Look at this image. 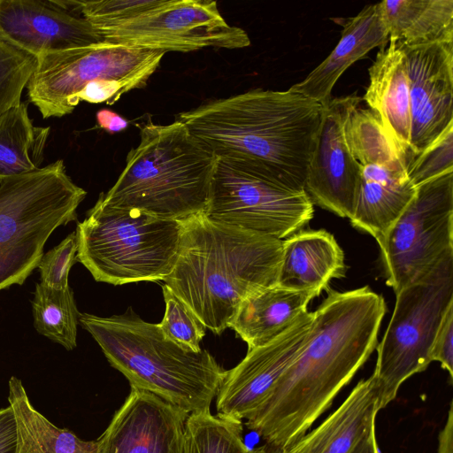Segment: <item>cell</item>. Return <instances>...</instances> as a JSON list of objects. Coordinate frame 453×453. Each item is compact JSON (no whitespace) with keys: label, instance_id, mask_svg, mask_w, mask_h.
Segmentation results:
<instances>
[{"label":"cell","instance_id":"44dd1931","mask_svg":"<svg viewBox=\"0 0 453 453\" xmlns=\"http://www.w3.org/2000/svg\"><path fill=\"white\" fill-rule=\"evenodd\" d=\"M369 85L362 100L380 118L389 136L411 157L410 84L405 55L388 40L368 69Z\"/></svg>","mask_w":453,"mask_h":453},{"label":"cell","instance_id":"4dcf8cb0","mask_svg":"<svg viewBox=\"0 0 453 453\" xmlns=\"http://www.w3.org/2000/svg\"><path fill=\"white\" fill-rule=\"evenodd\" d=\"M162 290L165 309L159 326L163 334L182 349L199 352L206 327L191 309L165 284Z\"/></svg>","mask_w":453,"mask_h":453},{"label":"cell","instance_id":"836d02e7","mask_svg":"<svg viewBox=\"0 0 453 453\" xmlns=\"http://www.w3.org/2000/svg\"><path fill=\"white\" fill-rule=\"evenodd\" d=\"M78 241L75 232L69 234L59 244L43 254L37 268L41 283L55 288L69 287L68 276L77 262Z\"/></svg>","mask_w":453,"mask_h":453},{"label":"cell","instance_id":"d4e9b609","mask_svg":"<svg viewBox=\"0 0 453 453\" xmlns=\"http://www.w3.org/2000/svg\"><path fill=\"white\" fill-rule=\"evenodd\" d=\"M8 388V402L17 426L16 453H97V440L83 441L40 413L19 379L11 377Z\"/></svg>","mask_w":453,"mask_h":453},{"label":"cell","instance_id":"484cf974","mask_svg":"<svg viewBox=\"0 0 453 453\" xmlns=\"http://www.w3.org/2000/svg\"><path fill=\"white\" fill-rule=\"evenodd\" d=\"M50 127H36L27 105L19 103L0 115V181L41 168Z\"/></svg>","mask_w":453,"mask_h":453},{"label":"cell","instance_id":"52a82bcc","mask_svg":"<svg viewBox=\"0 0 453 453\" xmlns=\"http://www.w3.org/2000/svg\"><path fill=\"white\" fill-rule=\"evenodd\" d=\"M86 194L63 160L0 181V291L25 282L51 234L76 220Z\"/></svg>","mask_w":453,"mask_h":453},{"label":"cell","instance_id":"1f68e13d","mask_svg":"<svg viewBox=\"0 0 453 453\" xmlns=\"http://www.w3.org/2000/svg\"><path fill=\"white\" fill-rule=\"evenodd\" d=\"M36 58L0 40V115L21 102Z\"/></svg>","mask_w":453,"mask_h":453},{"label":"cell","instance_id":"7a4b0ae2","mask_svg":"<svg viewBox=\"0 0 453 453\" xmlns=\"http://www.w3.org/2000/svg\"><path fill=\"white\" fill-rule=\"evenodd\" d=\"M323 104L289 88H257L176 116L217 157L247 159L285 186L304 190Z\"/></svg>","mask_w":453,"mask_h":453},{"label":"cell","instance_id":"8fae6325","mask_svg":"<svg viewBox=\"0 0 453 453\" xmlns=\"http://www.w3.org/2000/svg\"><path fill=\"white\" fill-rule=\"evenodd\" d=\"M378 244L386 283L395 294L453 258V171L418 185Z\"/></svg>","mask_w":453,"mask_h":453},{"label":"cell","instance_id":"f35d334b","mask_svg":"<svg viewBox=\"0 0 453 453\" xmlns=\"http://www.w3.org/2000/svg\"><path fill=\"white\" fill-rule=\"evenodd\" d=\"M437 453H453V409L450 403L447 421L438 436Z\"/></svg>","mask_w":453,"mask_h":453},{"label":"cell","instance_id":"f1b7e54d","mask_svg":"<svg viewBox=\"0 0 453 453\" xmlns=\"http://www.w3.org/2000/svg\"><path fill=\"white\" fill-rule=\"evenodd\" d=\"M242 422L214 416L210 410L190 413L185 422L183 453H247Z\"/></svg>","mask_w":453,"mask_h":453},{"label":"cell","instance_id":"ac0fdd59","mask_svg":"<svg viewBox=\"0 0 453 453\" xmlns=\"http://www.w3.org/2000/svg\"><path fill=\"white\" fill-rule=\"evenodd\" d=\"M381 407V390L372 374L360 380L323 422L282 453H350L372 430Z\"/></svg>","mask_w":453,"mask_h":453},{"label":"cell","instance_id":"3957f363","mask_svg":"<svg viewBox=\"0 0 453 453\" xmlns=\"http://www.w3.org/2000/svg\"><path fill=\"white\" fill-rule=\"evenodd\" d=\"M179 251L165 285L204 326L220 334L249 296L277 285L283 240L216 222H182Z\"/></svg>","mask_w":453,"mask_h":453},{"label":"cell","instance_id":"ab89813d","mask_svg":"<svg viewBox=\"0 0 453 453\" xmlns=\"http://www.w3.org/2000/svg\"><path fill=\"white\" fill-rule=\"evenodd\" d=\"M350 453H380L376 440L375 429L370 431Z\"/></svg>","mask_w":453,"mask_h":453},{"label":"cell","instance_id":"8992f818","mask_svg":"<svg viewBox=\"0 0 453 453\" xmlns=\"http://www.w3.org/2000/svg\"><path fill=\"white\" fill-rule=\"evenodd\" d=\"M182 230L180 221L110 207L98 198L77 224V261L99 282L164 281L174 266Z\"/></svg>","mask_w":453,"mask_h":453},{"label":"cell","instance_id":"d6a6232c","mask_svg":"<svg viewBox=\"0 0 453 453\" xmlns=\"http://www.w3.org/2000/svg\"><path fill=\"white\" fill-rule=\"evenodd\" d=\"M453 171V125L410 161L407 174L418 185Z\"/></svg>","mask_w":453,"mask_h":453},{"label":"cell","instance_id":"9a60e30c","mask_svg":"<svg viewBox=\"0 0 453 453\" xmlns=\"http://www.w3.org/2000/svg\"><path fill=\"white\" fill-rule=\"evenodd\" d=\"M399 46L409 77L413 157L453 125V42Z\"/></svg>","mask_w":453,"mask_h":453},{"label":"cell","instance_id":"4fadbf2b","mask_svg":"<svg viewBox=\"0 0 453 453\" xmlns=\"http://www.w3.org/2000/svg\"><path fill=\"white\" fill-rule=\"evenodd\" d=\"M362 97L356 93L331 98L323 112L304 181L314 204L339 217L351 219L360 180L361 165L353 157L345 125Z\"/></svg>","mask_w":453,"mask_h":453},{"label":"cell","instance_id":"5bb4252c","mask_svg":"<svg viewBox=\"0 0 453 453\" xmlns=\"http://www.w3.org/2000/svg\"><path fill=\"white\" fill-rule=\"evenodd\" d=\"M313 311L297 320L271 342L248 349L226 375L216 395L217 416L242 421L271 395L279 380L306 343Z\"/></svg>","mask_w":453,"mask_h":453},{"label":"cell","instance_id":"2e32d148","mask_svg":"<svg viewBox=\"0 0 453 453\" xmlns=\"http://www.w3.org/2000/svg\"><path fill=\"white\" fill-rule=\"evenodd\" d=\"M0 40L35 58L105 41L59 0H0Z\"/></svg>","mask_w":453,"mask_h":453},{"label":"cell","instance_id":"7c38bea8","mask_svg":"<svg viewBox=\"0 0 453 453\" xmlns=\"http://www.w3.org/2000/svg\"><path fill=\"white\" fill-rule=\"evenodd\" d=\"M99 33L107 42L165 53L250 45L248 34L229 25L217 2L210 0H165L133 20Z\"/></svg>","mask_w":453,"mask_h":453},{"label":"cell","instance_id":"9c48e42d","mask_svg":"<svg viewBox=\"0 0 453 453\" xmlns=\"http://www.w3.org/2000/svg\"><path fill=\"white\" fill-rule=\"evenodd\" d=\"M390 321L377 345L372 375L381 390V407L397 395L401 385L432 362L430 350L444 314L453 305V258L425 280L395 294Z\"/></svg>","mask_w":453,"mask_h":453},{"label":"cell","instance_id":"83f0119b","mask_svg":"<svg viewBox=\"0 0 453 453\" xmlns=\"http://www.w3.org/2000/svg\"><path fill=\"white\" fill-rule=\"evenodd\" d=\"M35 330L67 350L77 345L81 312L70 287L55 289L39 282L31 301Z\"/></svg>","mask_w":453,"mask_h":453},{"label":"cell","instance_id":"cb8c5ba5","mask_svg":"<svg viewBox=\"0 0 453 453\" xmlns=\"http://www.w3.org/2000/svg\"><path fill=\"white\" fill-rule=\"evenodd\" d=\"M389 40L405 47L453 42V0L379 3Z\"/></svg>","mask_w":453,"mask_h":453},{"label":"cell","instance_id":"d590c367","mask_svg":"<svg viewBox=\"0 0 453 453\" xmlns=\"http://www.w3.org/2000/svg\"><path fill=\"white\" fill-rule=\"evenodd\" d=\"M127 90L118 81L108 80H97L87 84L72 100L74 109L81 101L92 104L106 102L112 104Z\"/></svg>","mask_w":453,"mask_h":453},{"label":"cell","instance_id":"4316f807","mask_svg":"<svg viewBox=\"0 0 453 453\" xmlns=\"http://www.w3.org/2000/svg\"><path fill=\"white\" fill-rule=\"evenodd\" d=\"M349 150L361 165H380L407 172L411 157L387 133L371 109L354 107L345 125Z\"/></svg>","mask_w":453,"mask_h":453},{"label":"cell","instance_id":"30bf717a","mask_svg":"<svg viewBox=\"0 0 453 453\" xmlns=\"http://www.w3.org/2000/svg\"><path fill=\"white\" fill-rule=\"evenodd\" d=\"M164 55L107 41L48 53L36 58L27 96L44 119L60 118L73 112V98L91 81H115L127 92L144 87Z\"/></svg>","mask_w":453,"mask_h":453},{"label":"cell","instance_id":"603a6c76","mask_svg":"<svg viewBox=\"0 0 453 453\" xmlns=\"http://www.w3.org/2000/svg\"><path fill=\"white\" fill-rule=\"evenodd\" d=\"M316 296L312 291L279 285L264 288L242 302L228 327L247 343L248 349L262 346L291 326Z\"/></svg>","mask_w":453,"mask_h":453},{"label":"cell","instance_id":"d6986e66","mask_svg":"<svg viewBox=\"0 0 453 453\" xmlns=\"http://www.w3.org/2000/svg\"><path fill=\"white\" fill-rule=\"evenodd\" d=\"M388 40L379 3L365 5L356 16L344 19L341 38L331 53L289 89L324 104L332 98V89L342 73L372 49L385 47Z\"/></svg>","mask_w":453,"mask_h":453},{"label":"cell","instance_id":"5b68a950","mask_svg":"<svg viewBox=\"0 0 453 453\" xmlns=\"http://www.w3.org/2000/svg\"><path fill=\"white\" fill-rule=\"evenodd\" d=\"M79 324L131 387L188 414L210 410L227 371L208 350L182 349L165 336L159 324L144 321L131 308L111 317L81 313Z\"/></svg>","mask_w":453,"mask_h":453},{"label":"cell","instance_id":"f546056e","mask_svg":"<svg viewBox=\"0 0 453 453\" xmlns=\"http://www.w3.org/2000/svg\"><path fill=\"white\" fill-rule=\"evenodd\" d=\"M165 0L61 1L80 14L98 32L133 20L162 5Z\"/></svg>","mask_w":453,"mask_h":453},{"label":"cell","instance_id":"277c9868","mask_svg":"<svg viewBox=\"0 0 453 453\" xmlns=\"http://www.w3.org/2000/svg\"><path fill=\"white\" fill-rule=\"evenodd\" d=\"M216 163L181 121H148L117 181L98 198L110 207L183 222L204 214Z\"/></svg>","mask_w":453,"mask_h":453},{"label":"cell","instance_id":"7402d4cb","mask_svg":"<svg viewBox=\"0 0 453 453\" xmlns=\"http://www.w3.org/2000/svg\"><path fill=\"white\" fill-rule=\"evenodd\" d=\"M416 188L407 172L380 165H361L351 225L379 243L411 201Z\"/></svg>","mask_w":453,"mask_h":453},{"label":"cell","instance_id":"ffe728a7","mask_svg":"<svg viewBox=\"0 0 453 453\" xmlns=\"http://www.w3.org/2000/svg\"><path fill=\"white\" fill-rule=\"evenodd\" d=\"M345 271L343 251L332 234L302 229L283 240L277 285L319 296Z\"/></svg>","mask_w":453,"mask_h":453},{"label":"cell","instance_id":"6da1fadb","mask_svg":"<svg viewBox=\"0 0 453 453\" xmlns=\"http://www.w3.org/2000/svg\"><path fill=\"white\" fill-rule=\"evenodd\" d=\"M326 291L303 349L246 418L250 430L282 449L308 432L377 347L387 311L383 296L368 286Z\"/></svg>","mask_w":453,"mask_h":453},{"label":"cell","instance_id":"74e56055","mask_svg":"<svg viewBox=\"0 0 453 453\" xmlns=\"http://www.w3.org/2000/svg\"><path fill=\"white\" fill-rule=\"evenodd\" d=\"M96 119L98 126L111 134L126 129L128 125L124 118L109 109L99 110Z\"/></svg>","mask_w":453,"mask_h":453},{"label":"cell","instance_id":"e575fe53","mask_svg":"<svg viewBox=\"0 0 453 453\" xmlns=\"http://www.w3.org/2000/svg\"><path fill=\"white\" fill-rule=\"evenodd\" d=\"M431 361H437L453 377V305L443 316L430 350Z\"/></svg>","mask_w":453,"mask_h":453},{"label":"cell","instance_id":"8d00e7d4","mask_svg":"<svg viewBox=\"0 0 453 453\" xmlns=\"http://www.w3.org/2000/svg\"><path fill=\"white\" fill-rule=\"evenodd\" d=\"M17 426L10 405L0 409V453H16Z\"/></svg>","mask_w":453,"mask_h":453},{"label":"cell","instance_id":"ba28073f","mask_svg":"<svg viewBox=\"0 0 453 453\" xmlns=\"http://www.w3.org/2000/svg\"><path fill=\"white\" fill-rule=\"evenodd\" d=\"M304 190L292 189L241 157H219L204 215L211 220L284 240L313 218Z\"/></svg>","mask_w":453,"mask_h":453},{"label":"cell","instance_id":"60d3db41","mask_svg":"<svg viewBox=\"0 0 453 453\" xmlns=\"http://www.w3.org/2000/svg\"><path fill=\"white\" fill-rule=\"evenodd\" d=\"M283 449H284L278 447L276 445L265 442V444L259 447L249 449L247 453H282Z\"/></svg>","mask_w":453,"mask_h":453},{"label":"cell","instance_id":"e0dca14e","mask_svg":"<svg viewBox=\"0 0 453 453\" xmlns=\"http://www.w3.org/2000/svg\"><path fill=\"white\" fill-rule=\"evenodd\" d=\"M188 415L150 392L131 387L97 439V453H183Z\"/></svg>","mask_w":453,"mask_h":453}]
</instances>
